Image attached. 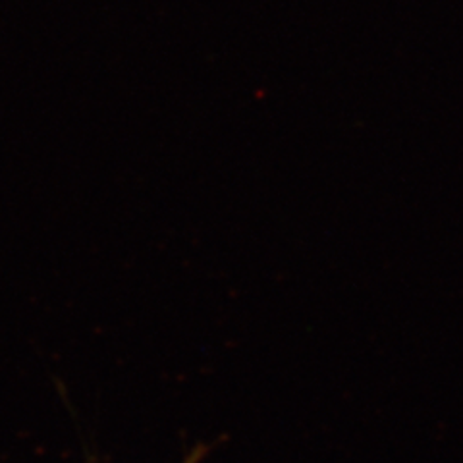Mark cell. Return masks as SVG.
<instances>
[{
	"instance_id": "1",
	"label": "cell",
	"mask_w": 463,
	"mask_h": 463,
	"mask_svg": "<svg viewBox=\"0 0 463 463\" xmlns=\"http://www.w3.org/2000/svg\"><path fill=\"white\" fill-rule=\"evenodd\" d=\"M201 458H203V450H195L190 458H187L184 463H199L201 461Z\"/></svg>"
}]
</instances>
